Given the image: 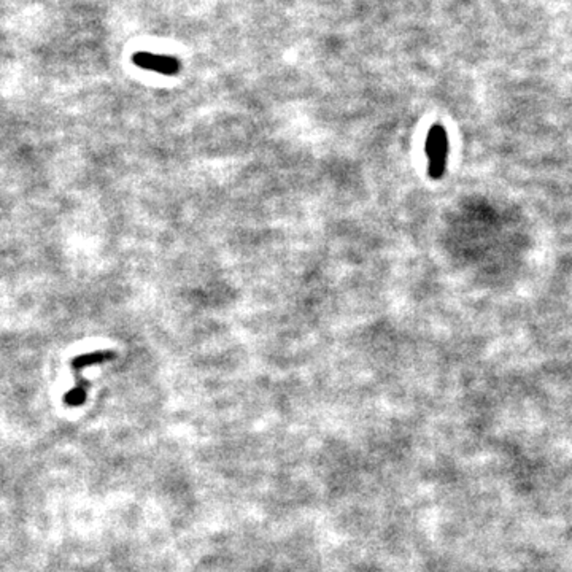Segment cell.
<instances>
[{
	"label": "cell",
	"instance_id": "1",
	"mask_svg": "<svg viewBox=\"0 0 572 572\" xmlns=\"http://www.w3.org/2000/svg\"><path fill=\"white\" fill-rule=\"evenodd\" d=\"M426 156L428 174L433 180H440L447 172L448 162V134L442 125L429 127L426 137Z\"/></svg>",
	"mask_w": 572,
	"mask_h": 572
},
{
	"label": "cell",
	"instance_id": "2",
	"mask_svg": "<svg viewBox=\"0 0 572 572\" xmlns=\"http://www.w3.org/2000/svg\"><path fill=\"white\" fill-rule=\"evenodd\" d=\"M115 356L116 355L113 351H92L74 358L72 369L75 374V386L70 391H67L66 398H64V403L70 407H80L83 404L86 400L88 382L81 377V370L94 364H102L105 361H110V359H115Z\"/></svg>",
	"mask_w": 572,
	"mask_h": 572
},
{
	"label": "cell",
	"instance_id": "3",
	"mask_svg": "<svg viewBox=\"0 0 572 572\" xmlns=\"http://www.w3.org/2000/svg\"><path fill=\"white\" fill-rule=\"evenodd\" d=\"M134 64L144 70H150V72H156L161 75L174 76L181 70V62L174 56L166 55H155V53L140 51L134 55Z\"/></svg>",
	"mask_w": 572,
	"mask_h": 572
}]
</instances>
